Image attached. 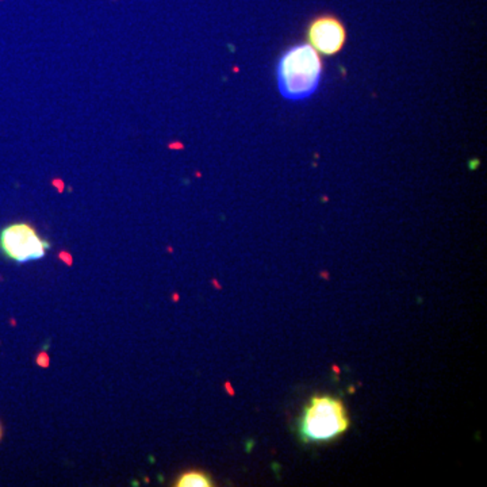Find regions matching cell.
I'll use <instances>...</instances> for the list:
<instances>
[{"instance_id": "obj_1", "label": "cell", "mask_w": 487, "mask_h": 487, "mask_svg": "<svg viewBox=\"0 0 487 487\" xmlns=\"http://www.w3.org/2000/svg\"><path fill=\"white\" fill-rule=\"evenodd\" d=\"M324 74L321 54L309 44H296L283 52L276 65V85L288 101H304L319 90Z\"/></svg>"}, {"instance_id": "obj_2", "label": "cell", "mask_w": 487, "mask_h": 487, "mask_svg": "<svg viewBox=\"0 0 487 487\" xmlns=\"http://www.w3.org/2000/svg\"><path fill=\"white\" fill-rule=\"evenodd\" d=\"M350 428V417L338 398L316 395L310 400L299 421V437L304 442H325Z\"/></svg>"}, {"instance_id": "obj_3", "label": "cell", "mask_w": 487, "mask_h": 487, "mask_svg": "<svg viewBox=\"0 0 487 487\" xmlns=\"http://www.w3.org/2000/svg\"><path fill=\"white\" fill-rule=\"evenodd\" d=\"M51 247L28 223H10L0 231V254L18 264L43 259Z\"/></svg>"}, {"instance_id": "obj_4", "label": "cell", "mask_w": 487, "mask_h": 487, "mask_svg": "<svg viewBox=\"0 0 487 487\" xmlns=\"http://www.w3.org/2000/svg\"><path fill=\"white\" fill-rule=\"evenodd\" d=\"M306 38L321 56H336L346 43L345 26L335 15H319L307 26Z\"/></svg>"}, {"instance_id": "obj_5", "label": "cell", "mask_w": 487, "mask_h": 487, "mask_svg": "<svg viewBox=\"0 0 487 487\" xmlns=\"http://www.w3.org/2000/svg\"><path fill=\"white\" fill-rule=\"evenodd\" d=\"M176 487H212V478L205 471L189 470L182 473L175 482Z\"/></svg>"}, {"instance_id": "obj_6", "label": "cell", "mask_w": 487, "mask_h": 487, "mask_svg": "<svg viewBox=\"0 0 487 487\" xmlns=\"http://www.w3.org/2000/svg\"><path fill=\"white\" fill-rule=\"evenodd\" d=\"M36 364H37L38 367H43V369H46V367L49 366V355L45 351L38 353L37 358H36Z\"/></svg>"}, {"instance_id": "obj_7", "label": "cell", "mask_w": 487, "mask_h": 487, "mask_svg": "<svg viewBox=\"0 0 487 487\" xmlns=\"http://www.w3.org/2000/svg\"><path fill=\"white\" fill-rule=\"evenodd\" d=\"M60 259H61L67 265H72V262H74L71 255L67 254V252H61V254H60Z\"/></svg>"}, {"instance_id": "obj_8", "label": "cell", "mask_w": 487, "mask_h": 487, "mask_svg": "<svg viewBox=\"0 0 487 487\" xmlns=\"http://www.w3.org/2000/svg\"><path fill=\"white\" fill-rule=\"evenodd\" d=\"M2 437H4V426L0 424V442H2Z\"/></svg>"}]
</instances>
